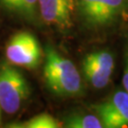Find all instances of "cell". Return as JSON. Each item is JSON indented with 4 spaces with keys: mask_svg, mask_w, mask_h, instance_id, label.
Returning a JSON list of instances; mask_svg holds the SVG:
<instances>
[{
    "mask_svg": "<svg viewBox=\"0 0 128 128\" xmlns=\"http://www.w3.org/2000/svg\"><path fill=\"white\" fill-rule=\"evenodd\" d=\"M44 80L48 90L56 96L74 98L84 94L82 78L77 68L52 46L45 48Z\"/></svg>",
    "mask_w": 128,
    "mask_h": 128,
    "instance_id": "6da1fadb",
    "label": "cell"
},
{
    "mask_svg": "<svg viewBox=\"0 0 128 128\" xmlns=\"http://www.w3.org/2000/svg\"><path fill=\"white\" fill-rule=\"evenodd\" d=\"M126 0H98L90 26L100 27L112 23L124 12Z\"/></svg>",
    "mask_w": 128,
    "mask_h": 128,
    "instance_id": "52a82bcc",
    "label": "cell"
},
{
    "mask_svg": "<svg viewBox=\"0 0 128 128\" xmlns=\"http://www.w3.org/2000/svg\"><path fill=\"white\" fill-rule=\"evenodd\" d=\"M82 63H86L98 68L109 70L112 72L115 68L114 57L106 50H99L87 54L82 60Z\"/></svg>",
    "mask_w": 128,
    "mask_h": 128,
    "instance_id": "8fae6325",
    "label": "cell"
},
{
    "mask_svg": "<svg viewBox=\"0 0 128 128\" xmlns=\"http://www.w3.org/2000/svg\"><path fill=\"white\" fill-rule=\"evenodd\" d=\"M41 20L61 30L72 27L76 0H38Z\"/></svg>",
    "mask_w": 128,
    "mask_h": 128,
    "instance_id": "5b68a950",
    "label": "cell"
},
{
    "mask_svg": "<svg viewBox=\"0 0 128 128\" xmlns=\"http://www.w3.org/2000/svg\"><path fill=\"white\" fill-rule=\"evenodd\" d=\"M82 74L86 82L97 89H102L108 86L112 75V71L98 68L91 64L82 63Z\"/></svg>",
    "mask_w": 128,
    "mask_h": 128,
    "instance_id": "ba28073f",
    "label": "cell"
},
{
    "mask_svg": "<svg viewBox=\"0 0 128 128\" xmlns=\"http://www.w3.org/2000/svg\"><path fill=\"white\" fill-rule=\"evenodd\" d=\"M6 57L10 64L34 69L42 61V48L37 38L28 32H19L10 37L6 46Z\"/></svg>",
    "mask_w": 128,
    "mask_h": 128,
    "instance_id": "3957f363",
    "label": "cell"
},
{
    "mask_svg": "<svg viewBox=\"0 0 128 128\" xmlns=\"http://www.w3.org/2000/svg\"><path fill=\"white\" fill-rule=\"evenodd\" d=\"M93 110L105 128L128 126V92L118 90L101 104L93 105Z\"/></svg>",
    "mask_w": 128,
    "mask_h": 128,
    "instance_id": "277c9868",
    "label": "cell"
},
{
    "mask_svg": "<svg viewBox=\"0 0 128 128\" xmlns=\"http://www.w3.org/2000/svg\"><path fill=\"white\" fill-rule=\"evenodd\" d=\"M0 7L28 23L38 25L41 21L38 0H0Z\"/></svg>",
    "mask_w": 128,
    "mask_h": 128,
    "instance_id": "8992f818",
    "label": "cell"
},
{
    "mask_svg": "<svg viewBox=\"0 0 128 128\" xmlns=\"http://www.w3.org/2000/svg\"><path fill=\"white\" fill-rule=\"evenodd\" d=\"M124 76H122V84H124V90L128 92V50L125 53V63H124Z\"/></svg>",
    "mask_w": 128,
    "mask_h": 128,
    "instance_id": "4fadbf2b",
    "label": "cell"
},
{
    "mask_svg": "<svg viewBox=\"0 0 128 128\" xmlns=\"http://www.w3.org/2000/svg\"><path fill=\"white\" fill-rule=\"evenodd\" d=\"M30 94L23 73L12 64L0 66V107L5 113L15 114Z\"/></svg>",
    "mask_w": 128,
    "mask_h": 128,
    "instance_id": "7a4b0ae2",
    "label": "cell"
},
{
    "mask_svg": "<svg viewBox=\"0 0 128 128\" xmlns=\"http://www.w3.org/2000/svg\"><path fill=\"white\" fill-rule=\"evenodd\" d=\"M98 4V0H76V7L78 8L79 14L84 22L91 25L92 19L95 14Z\"/></svg>",
    "mask_w": 128,
    "mask_h": 128,
    "instance_id": "7c38bea8",
    "label": "cell"
},
{
    "mask_svg": "<svg viewBox=\"0 0 128 128\" xmlns=\"http://www.w3.org/2000/svg\"><path fill=\"white\" fill-rule=\"evenodd\" d=\"M64 126L68 128H102V122L97 115L73 113L64 120Z\"/></svg>",
    "mask_w": 128,
    "mask_h": 128,
    "instance_id": "9c48e42d",
    "label": "cell"
},
{
    "mask_svg": "<svg viewBox=\"0 0 128 128\" xmlns=\"http://www.w3.org/2000/svg\"><path fill=\"white\" fill-rule=\"evenodd\" d=\"M7 125L14 128H59L62 125L52 115L48 113H40L33 116L32 119L22 122H14Z\"/></svg>",
    "mask_w": 128,
    "mask_h": 128,
    "instance_id": "30bf717a",
    "label": "cell"
},
{
    "mask_svg": "<svg viewBox=\"0 0 128 128\" xmlns=\"http://www.w3.org/2000/svg\"><path fill=\"white\" fill-rule=\"evenodd\" d=\"M1 107H0V122H1Z\"/></svg>",
    "mask_w": 128,
    "mask_h": 128,
    "instance_id": "5bb4252c",
    "label": "cell"
}]
</instances>
